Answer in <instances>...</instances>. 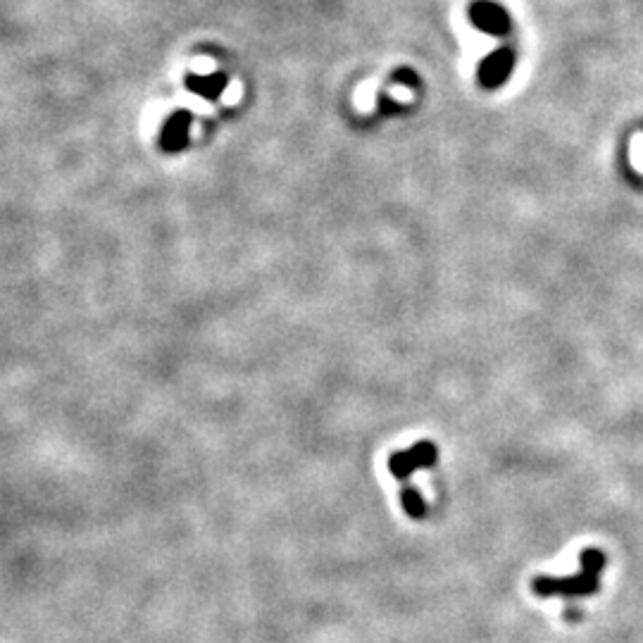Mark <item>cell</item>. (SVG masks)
<instances>
[{
    "instance_id": "cell-4",
    "label": "cell",
    "mask_w": 643,
    "mask_h": 643,
    "mask_svg": "<svg viewBox=\"0 0 643 643\" xmlns=\"http://www.w3.org/2000/svg\"><path fill=\"white\" fill-rule=\"evenodd\" d=\"M191 125H194V115L188 110H177L172 117L167 119L162 132H160V145L167 152H179L188 145L191 136Z\"/></svg>"
},
{
    "instance_id": "cell-7",
    "label": "cell",
    "mask_w": 643,
    "mask_h": 643,
    "mask_svg": "<svg viewBox=\"0 0 643 643\" xmlns=\"http://www.w3.org/2000/svg\"><path fill=\"white\" fill-rule=\"evenodd\" d=\"M401 500H403V508H405V512H408L410 517L422 519L424 515H427V505H424V499L420 496V491H417V489H413V486H405V489H403Z\"/></svg>"
},
{
    "instance_id": "cell-6",
    "label": "cell",
    "mask_w": 643,
    "mask_h": 643,
    "mask_svg": "<svg viewBox=\"0 0 643 643\" xmlns=\"http://www.w3.org/2000/svg\"><path fill=\"white\" fill-rule=\"evenodd\" d=\"M229 83V76L224 72H214V74H188L187 76V86L191 93L201 98H208V100H217V98L224 93Z\"/></svg>"
},
{
    "instance_id": "cell-1",
    "label": "cell",
    "mask_w": 643,
    "mask_h": 643,
    "mask_svg": "<svg viewBox=\"0 0 643 643\" xmlns=\"http://www.w3.org/2000/svg\"><path fill=\"white\" fill-rule=\"evenodd\" d=\"M608 568V555L601 548L588 546L579 555V572L572 577H546L541 574L532 581V591L539 598H553L562 595L568 601L587 598L601 591V574Z\"/></svg>"
},
{
    "instance_id": "cell-3",
    "label": "cell",
    "mask_w": 643,
    "mask_h": 643,
    "mask_svg": "<svg viewBox=\"0 0 643 643\" xmlns=\"http://www.w3.org/2000/svg\"><path fill=\"white\" fill-rule=\"evenodd\" d=\"M470 20L474 27L491 36H505L510 31V17H508L503 7L491 3V0H479V3H474V5L470 7Z\"/></svg>"
},
{
    "instance_id": "cell-2",
    "label": "cell",
    "mask_w": 643,
    "mask_h": 643,
    "mask_svg": "<svg viewBox=\"0 0 643 643\" xmlns=\"http://www.w3.org/2000/svg\"><path fill=\"white\" fill-rule=\"evenodd\" d=\"M436 457H439V453H436L434 443L420 441L415 443L413 448L398 450V453L388 457V470H391V474H394L395 479H403V482H405L415 470L434 467Z\"/></svg>"
},
{
    "instance_id": "cell-8",
    "label": "cell",
    "mask_w": 643,
    "mask_h": 643,
    "mask_svg": "<svg viewBox=\"0 0 643 643\" xmlns=\"http://www.w3.org/2000/svg\"><path fill=\"white\" fill-rule=\"evenodd\" d=\"M394 79H395V82L410 83L413 89H417V86H420V79H417V76L413 74V72H410V70H398V72H395V74H394Z\"/></svg>"
},
{
    "instance_id": "cell-5",
    "label": "cell",
    "mask_w": 643,
    "mask_h": 643,
    "mask_svg": "<svg viewBox=\"0 0 643 643\" xmlns=\"http://www.w3.org/2000/svg\"><path fill=\"white\" fill-rule=\"evenodd\" d=\"M512 65H515V53L510 48H500L486 57L479 67V82L486 89H499L500 83L510 76Z\"/></svg>"
}]
</instances>
